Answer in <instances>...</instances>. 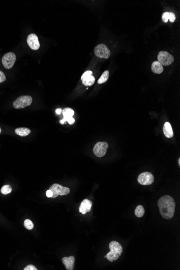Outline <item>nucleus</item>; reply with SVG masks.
<instances>
[{
	"mask_svg": "<svg viewBox=\"0 0 180 270\" xmlns=\"http://www.w3.org/2000/svg\"><path fill=\"white\" fill-rule=\"evenodd\" d=\"M6 79V77L5 73L2 71H0V83L5 82Z\"/></svg>",
	"mask_w": 180,
	"mask_h": 270,
	"instance_id": "nucleus-24",
	"label": "nucleus"
},
{
	"mask_svg": "<svg viewBox=\"0 0 180 270\" xmlns=\"http://www.w3.org/2000/svg\"><path fill=\"white\" fill-rule=\"evenodd\" d=\"M27 43L29 47L33 50H37L40 47L38 37L35 33H31L28 36L27 38Z\"/></svg>",
	"mask_w": 180,
	"mask_h": 270,
	"instance_id": "nucleus-10",
	"label": "nucleus"
},
{
	"mask_svg": "<svg viewBox=\"0 0 180 270\" xmlns=\"http://www.w3.org/2000/svg\"><path fill=\"white\" fill-rule=\"evenodd\" d=\"M163 131L165 136L168 138H171L173 137L174 133L173 129L171 127V125L168 122H166L165 123L163 128Z\"/></svg>",
	"mask_w": 180,
	"mask_h": 270,
	"instance_id": "nucleus-13",
	"label": "nucleus"
},
{
	"mask_svg": "<svg viewBox=\"0 0 180 270\" xmlns=\"http://www.w3.org/2000/svg\"><path fill=\"white\" fill-rule=\"evenodd\" d=\"M75 259L74 256L63 258L62 262L67 270H73Z\"/></svg>",
	"mask_w": 180,
	"mask_h": 270,
	"instance_id": "nucleus-12",
	"label": "nucleus"
},
{
	"mask_svg": "<svg viewBox=\"0 0 180 270\" xmlns=\"http://www.w3.org/2000/svg\"><path fill=\"white\" fill-rule=\"evenodd\" d=\"M33 102V98L30 95H22L18 98L13 102V106L16 109H23L30 106Z\"/></svg>",
	"mask_w": 180,
	"mask_h": 270,
	"instance_id": "nucleus-3",
	"label": "nucleus"
},
{
	"mask_svg": "<svg viewBox=\"0 0 180 270\" xmlns=\"http://www.w3.org/2000/svg\"><path fill=\"white\" fill-rule=\"evenodd\" d=\"M145 214V209L141 205H139L136 206L135 210V215L139 218L142 217Z\"/></svg>",
	"mask_w": 180,
	"mask_h": 270,
	"instance_id": "nucleus-17",
	"label": "nucleus"
},
{
	"mask_svg": "<svg viewBox=\"0 0 180 270\" xmlns=\"http://www.w3.org/2000/svg\"><path fill=\"white\" fill-rule=\"evenodd\" d=\"M109 77V71L106 70V71H105L104 73H102V75H101V77L98 79V84H101L104 83L108 80Z\"/></svg>",
	"mask_w": 180,
	"mask_h": 270,
	"instance_id": "nucleus-19",
	"label": "nucleus"
},
{
	"mask_svg": "<svg viewBox=\"0 0 180 270\" xmlns=\"http://www.w3.org/2000/svg\"><path fill=\"white\" fill-rule=\"evenodd\" d=\"M108 147L109 145L106 142H99L94 147V154L97 157H103L106 154Z\"/></svg>",
	"mask_w": 180,
	"mask_h": 270,
	"instance_id": "nucleus-7",
	"label": "nucleus"
},
{
	"mask_svg": "<svg viewBox=\"0 0 180 270\" xmlns=\"http://www.w3.org/2000/svg\"><path fill=\"white\" fill-rule=\"evenodd\" d=\"M92 73L93 72H92L91 71H87L84 73V74L82 75V77H81V79L82 80L83 79V78H84L86 77L87 76H89V75H92Z\"/></svg>",
	"mask_w": 180,
	"mask_h": 270,
	"instance_id": "nucleus-25",
	"label": "nucleus"
},
{
	"mask_svg": "<svg viewBox=\"0 0 180 270\" xmlns=\"http://www.w3.org/2000/svg\"><path fill=\"white\" fill-rule=\"evenodd\" d=\"M151 70L154 73L160 74L163 71V67L158 61H155L151 65Z\"/></svg>",
	"mask_w": 180,
	"mask_h": 270,
	"instance_id": "nucleus-14",
	"label": "nucleus"
},
{
	"mask_svg": "<svg viewBox=\"0 0 180 270\" xmlns=\"http://www.w3.org/2000/svg\"><path fill=\"white\" fill-rule=\"evenodd\" d=\"M109 248L110 252L107 254L106 258L111 262L117 260L122 254V246L118 241H112L109 243Z\"/></svg>",
	"mask_w": 180,
	"mask_h": 270,
	"instance_id": "nucleus-2",
	"label": "nucleus"
},
{
	"mask_svg": "<svg viewBox=\"0 0 180 270\" xmlns=\"http://www.w3.org/2000/svg\"><path fill=\"white\" fill-rule=\"evenodd\" d=\"M158 205L163 218L169 220L173 217L176 204L173 197L169 195L163 196L159 199Z\"/></svg>",
	"mask_w": 180,
	"mask_h": 270,
	"instance_id": "nucleus-1",
	"label": "nucleus"
},
{
	"mask_svg": "<svg viewBox=\"0 0 180 270\" xmlns=\"http://www.w3.org/2000/svg\"><path fill=\"white\" fill-rule=\"evenodd\" d=\"M92 202L90 200L85 199L82 201L79 206V212L83 215L90 212L91 210Z\"/></svg>",
	"mask_w": 180,
	"mask_h": 270,
	"instance_id": "nucleus-11",
	"label": "nucleus"
},
{
	"mask_svg": "<svg viewBox=\"0 0 180 270\" xmlns=\"http://www.w3.org/2000/svg\"><path fill=\"white\" fill-rule=\"evenodd\" d=\"M95 78L92 75H89L82 79V84L85 86H91L95 82Z\"/></svg>",
	"mask_w": 180,
	"mask_h": 270,
	"instance_id": "nucleus-16",
	"label": "nucleus"
},
{
	"mask_svg": "<svg viewBox=\"0 0 180 270\" xmlns=\"http://www.w3.org/2000/svg\"><path fill=\"white\" fill-rule=\"evenodd\" d=\"M178 164H179V166L180 165V159L179 158L178 159Z\"/></svg>",
	"mask_w": 180,
	"mask_h": 270,
	"instance_id": "nucleus-31",
	"label": "nucleus"
},
{
	"mask_svg": "<svg viewBox=\"0 0 180 270\" xmlns=\"http://www.w3.org/2000/svg\"><path fill=\"white\" fill-rule=\"evenodd\" d=\"M53 193L52 198H56L58 195L63 196L67 195L70 192L69 188L63 187L59 184L55 183L52 184L49 189Z\"/></svg>",
	"mask_w": 180,
	"mask_h": 270,
	"instance_id": "nucleus-4",
	"label": "nucleus"
},
{
	"mask_svg": "<svg viewBox=\"0 0 180 270\" xmlns=\"http://www.w3.org/2000/svg\"><path fill=\"white\" fill-rule=\"evenodd\" d=\"M15 132L17 135L21 137H26L30 134L31 131L26 127H20L16 129Z\"/></svg>",
	"mask_w": 180,
	"mask_h": 270,
	"instance_id": "nucleus-15",
	"label": "nucleus"
},
{
	"mask_svg": "<svg viewBox=\"0 0 180 270\" xmlns=\"http://www.w3.org/2000/svg\"><path fill=\"white\" fill-rule=\"evenodd\" d=\"M67 122H68L70 125H72L75 123V120L74 119V118L72 117L69 118L67 119Z\"/></svg>",
	"mask_w": 180,
	"mask_h": 270,
	"instance_id": "nucleus-27",
	"label": "nucleus"
},
{
	"mask_svg": "<svg viewBox=\"0 0 180 270\" xmlns=\"http://www.w3.org/2000/svg\"><path fill=\"white\" fill-rule=\"evenodd\" d=\"M62 112V110L61 109H58L57 110H56V112L57 114H60Z\"/></svg>",
	"mask_w": 180,
	"mask_h": 270,
	"instance_id": "nucleus-29",
	"label": "nucleus"
},
{
	"mask_svg": "<svg viewBox=\"0 0 180 270\" xmlns=\"http://www.w3.org/2000/svg\"><path fill=\"white\" fill-rule=\"evenodd\" d=\"M11 191H12V188L9 185H5L3 186L1 189V192L3 195H7L9 193H11Z\"/></svg>",
	"mask_w": 180,
	"mask_h": 270,
	"instance_id": "nucleus-20",
	"label": "nucleus"
},
{
	"mask_svg": "<svg viewBox=\"0 0 180 270\" xmlns=\"http://www.w3.org/2000/svg\"><path fill=\"white\" fill-rule=\"evenodd\" d=\"M154 181V177L153 175L149 172L141 173L138 176V182L143 186L151 185L153 183Z\"/></svg>",
	"mask_w": 180,
	"mask_h": 270,
	"instance_id": "nucleus-9",
	"label": "nucleus"
},
{
	"mask_svg": "<svg viewBox=\"0 0 180 270\" xmlns=\"http://www.w3.org/2000/svg\"><path fill=\"white\" fill-rule=\"evenodd\" d=\"M162 18H163V22H167L169 20V13L168 12H165V13L163 14Z\"/></svg>",
	"mask_w": 180,
	"mask_h": 270,
	"instance_id": "nucleus-22",
	"label": "nucleus"
},
{
	"mask_svg": "<svg viewBox=\"0 0 180 270\" xmlns=\"http://www.w3.org/2000/svg\"><path fill=\"white\" fill-rule=\"evenodd\" d=\"M65 122H67V119L64 118V119H63L62 120H60V122L62 124H64Z\"/></svg>",
	"mask_w": 180,
	"mask_h": 270,
	"instance_id": "nucleus-30",
	"label": "nucleus"
},
{
	"mask_svg": "<svg viewBox=\"0 0 180 270\" xmlns=\"http://www.w3.org/2000/svg\"><path fill=\"white\" fill-rule=\"evenodd\" d=\"M1 132V128H0V133Z\"/></svg>",
	"mask_w": 180,
	"mask_h": 270,
	"instance_id": "nucleus-32",
	"label": "nucleus"
},
{
	"mask_svg": "<svg viewBox=\"0 0 180 270\" xmlns=\"http://www.w3.org/2000/svg\"><path fill=\"white\" fill-rule=\"evenodd\" d=\"M96 56L100 58L107 59L111 55V51L106 45L100 44L95 47L94 49Z\"/></svg>",
	"mask_w": 180,
	"mask_h": 270,
	"instance_id": "nucleus-6",
	"label": "nucleus"
},
{
	"mask_svg": "<svg viewBox=\"0 0 180 270\" xmlns=\"http://www.w3.org/2000/svg\"><path fill=\"white\" fill-rule=\"evenodd\" d=\"M24 270H37V269L33 265H29L24 268Z\"/></svg>",
	"mask_w": 180,
	"mask_h": 270,
	"instance_id": "nucleus-26",
	"label": "nucleus"
},
{
	"mask_svg": "<svg viewBox=\"0 0 180 270\" xmlns=\"http://www.w3.org/2000/svg\"><path fill=\"white\" fill-rule=\"evenodd\" d=\"M75 114V112L72 109L70 108H65L63 111V114L64 118L67 119L69 118L72 117Z\"/></svg>",
	"mask_w": 180,
	"mask_h": 270,
	"instance_id": "nucleus-18",
	"label": "nucleus"
},
{
	"mask_svg": "<svg viewBox=\"0 0 180 270\" xmlns=\"http://www.w3.org/2000/svg\"><path fill=\"white\" fill-rule=\"evenodd\" d=\"M158 62L164 66H168L174 61V58L167 51H160L158 56Z\"/></svg>",
	"mask_w": 180,
	"mask_h": 270,
	"instance_id": "nucleus-5",
	"label": "nucleus"
},
{
	"mask_svg": "<svg viewBox=\"0 0 180 270\" xmlns=\"http://www.w3.org/2000/svg\"><path fill=\"white\" fill-rule=\"evenodd\" d=\"M46 195H47V197L50 198V197H52L53 193H52V192L49 189V190H48V191H47V192H46Z\"/></svg>",
	"mask_w": 180,
	"mask_h": 270,
	"instance_id": "nucleus-28",
	"label": "nucleus"
},
{
	"mask_svg": "<svg viewBox=\"0 0 180 270\" xmlns=\"http://www.w3.org/2000/svg\"><path fill=\"white\" fill-rule=\"evenodd\" d=\"M16 60V57L15 53L11 52L6 53L5 55L3 56L2 59V62L3 67H5L6 69H11L15 64Z\"/></svg>",
	"mask_w": 180,
	"mask_h": 270,
	"instance_id": "nucleus-8",
	"label": "nucleus"
},
{
	"mask_svg": "<svg viewBox=\"0 0 180 270\" xmlns=\"http://www.w3.org/2000/svg\"><path fill=\"white\" fill-rule=\"evenodd\" d=\"M24 226L27 229L30 230L33 229L34 225L31 221L30 219H25L24 222Z\"/></svg>",
	"mask_w": 180,
	"mask_h": 270,
	"instance_id": "nucleus-21",
	"label": "nucleus"
},
{
	"mask_svg": "<svg viewBox=\"0 0 180 270\" xmlns=\"http://www.w3.org/2000/svg\"><path fill=\"white\" fill-rule=\"evenodd\" d=\"M175 15L172 12L169 13V20L171 22H174L175 21Z\"/></svg>",
	"mask_w": 180,
	"mask_h": 270,
	"instance_id": "nucleus-23",
	"label": "nucleus"
}]
</instances>
